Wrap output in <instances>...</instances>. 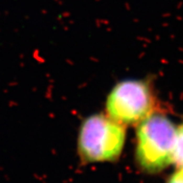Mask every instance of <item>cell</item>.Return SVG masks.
Wrapping results in <instances>:
<instances>
[{"label":"cell","instance_id":"cell-1","mask_svg":"<svg viewBox=\"0 0 183 183\" xmlns=\"http://www.w3.org/2000/svg\"><path fill=\"white\" fill-rule=\"evenodd\" d=\"M136 162L142 171L156 174L172 164L176 126L163 114L153 112L137 125Z\"/></svg>","mask_w":183,"mask_h":183},{"label":"cell","instance_id":"cell-2","mask_svg":"<svg viewBox=\"0 0 183 183\" xmlns=\"http://www.w3.org/2000/svg\"><path fill=\"white\" fill-rule=\"evenodd\" d=\"M125 142V126L107 114H95L81 123L77 151L85 163L113 162L120 156Z\"/></svg>","mask_w":183,"mask_h":183},{"label":"cell","instance_id":"cell-3","mask_svg":"<svg viewBox=\"0 0 183 183\" xmlns=\"http://www.w3.org/2000/svg\"><path fill=\"white\" fill-rule=\"evenodd\" d=\"M155 98L148 81L126 79L119 81L107 97L106 114L124 125H137L153 114Z\"/></svg>","mask_w":183,"mask_h":183},{"label":"cell","instance_id":"cell-4","mask_svg":"<svg viewBox=\"0 0 183 183\" xmlns=\"http://www.w3.org/2000/svg\"><path fill=\"white\" fill-rule=\"evenodd\" d=\"M172 164L177 169H183V124L176 127L172 153Z\"/></svg>","mask_w":183,"mask_h":183},{"label":"cell","instance_id":"cell-5","mask_svg":"<svg viewBox=\"0 0 183 183\" xmlns=\"http://www.w3.org/2000/svg\"><path fill=\"white\" fill-rule=\"evenodd\" d=\"M166 183H183V169H178L171 175Z\"/></svg>","mask_w":183,"mask_h":183}]
</instances>
